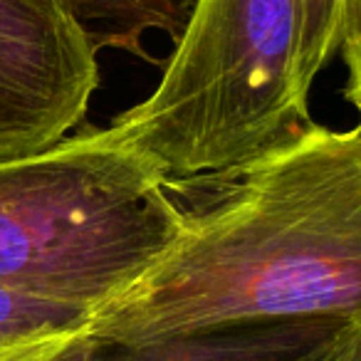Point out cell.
<instances>
[{
	"mask_svg": "<svg viewBox=\"0 0 361 361\" xmlns=\"http://www.w3.org/2000/svg\"><path fill=\"white\" fill-rule=\"evenodd\" d=\"M300 317L361 319V121L307 126L183 211L171 245L77 331L136 344Z\"/></svg>",
	"mask_w": 361,
	"mask_h": 361,
	"instance_id": "obj_1",
	"label": "cell"
},
{
	"mask_svg": "<svg viewBox=\"0 0 361 361\" xmlns=\"http://www.w3.org/2000/svg\"><path fill=\"white\" fill-rule=\"evenodd\" d=\"M302 0H196L156 87L104 126L178 191L223 186L312 126L295 94Z\"/></svg>",
	"mask_w": 361,
	"mask_h": 361,
	"instance_id": "obj_2",
	"label": "cell"
},
{
	"mask_svg": "<svg viewBox=\"0 0 361 361\" xmlns=\"http://www.w3.org/2000/svg\"><path fill=\"white\" fill-rule=\"evenodd\" d=\"M173 191L104 126L0 159V285L94 310L171 245Z\"/></svg>",
	"mask_w": 361,
	"mask_h": 361,
	"instance_id": "obj_3",
	"label": "cell"
},
{
	"mask_svg": "<svg viewBox=\"0 0 361 361\" xmlns=\"http://www.w3.org/2000/svg\"><path fill=\"white\" fill-rule=\"evenodd\" d=\"M97 55L62 0H0V159L47 149L85 121Z\"/></svg>",
	"mask_w": 361,
	"mask_h": 361,
	"instance_id": "obj_4",
	"label": "cell"
},
{
	"mask_svg": "<svg viewBox=\"0 0 361 361\" xmlns=\"http://www.w3.org/2000/svg\"><path fill=\"white\" fill-rule=\"evenodd\" d=\"M361 319L300 317L243 322L196 334L116 344L72 329L77 361H354Z\"/></svg>",
	"mask_w": 361,
	"mask_h": 361,
	"instance_id": "obj_5",
	"label": "cell"
},
{
	"mask_svg": "<svg viewBox=\"0 0 361 361\" xmlns=\"http://www.w3.org/2000/svg\"><path fill=\"white\" fill-rule=\"evenodd\" d=\"M90 32L97 50H119L151 60L146 37L164 35L176 42L196 0H62Z\"/></svg>",
	"mask_w": 361,
	"mask_h": 361,
	"instance_id": "obj_6",
	"label": "cell"
},
{
	"mask_svg": "<svg viewBox=\"0 0 361 361\" xmlns=\"http://www.w3.org/2000/svg\"><path fill=\"white\" fill-rule=\"evenodd\" d=\"M346 13H349V0H302L295 94L305 109H310V94L317 77L344 47Z\"/></svg>",
	"mask_w": 361,
	"mask_h": 361,
	"instance_id": "obj_7",
	"label": "cell"
},
{
	"mask_svg": "<svg viewBox=\"0 0 361 361\" xmlns=\"http://www.w3.org/2000/svg\"><path fill=\"white\" fill-rule=\"evenodd\" d=\"M90 312V307L0 285V349L37 334L77 329Z\"/></svg>",
	"mask_w": 361,
	"mask_h": 361,
	"instance_id": "obj_8",
	"label": "cell"
},
{
	"mask_svg": "<svg viewBox=\"0 0 361 361\" xmlns=\"http://www.w3.org/2000/svg\"><path fill=\"white\" fill-rule=\"evenodd\" d=\"M0 361H77L72 329L37 334L0 349Z\"/></svg>",
	"mask_w": 361,
	"mask_h": 361,
	"instance_id": "obj_9",
	"label": "cell"
},
{
	"mask_svg": "<svg viewBox=\"0 0 361 361\" xmlns=\"http://www.w3.org/2000/svg\"><path fill=\"white\" fill-rule=\"evenodd\" d=\"M344 62H346V87L344 94L351 102V106L356 109L361 121V42L354 50L344 52Z\"/></svg>",
	"mask_w": 361,
	"mask_h": 361,
	"instance_id": "obj_10",
	"label": "cell"
},
{
	"mask_svg": "<svg viewBox=\"0 0 361 361\" xmlns=\"http://www.w3.org/2000/svg\"><path fill=\"white\" fill-rule=\"evenodd\" d=\"M361 42V0H349V13H346V37L341 55L354 50Z\"/></svg>",
	"mask_w": 361,
	"mask_h": 361,
	"instance_id": "obj_11",
	"label": "cell"
},
{
	"mask_svg": "<svg viewBox=\"0 0 361 361\" xmlns=\"http://www.w3.org/2000/svg\"><path fill=\"white\" fill-rule=\"evenodd\" d=\"M354 361H361V339H359V346H356V356H354Z\"/></svg>",
	"mask_w": 361,
	"mask_h": 361,
	"instance_id": "obj_12",
	"label": "cell"
}]
</instances>
